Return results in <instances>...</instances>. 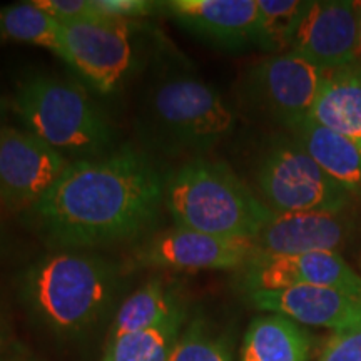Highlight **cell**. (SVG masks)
<instances>
[{
  "instance_id": "obj_21",
  "label": "cell",
  "mask_w": 361,
  "mask_h": 361,
  "mask_svg": "<svg viewBox=\"0 0 361 361\" xmlns=\"http://www.w3.org/2000/svg\"><path fill=\"white\" fill-rule=\"evenodd\" d=\"M183 322L184 310L157 326L112 340L102 361H169Z\"/></svg>"
},
{
  "instance_id": "obj_5",
  "label": "cell",
  "mask_w": 361,
  "mask_h": 361,
  "mask_svg": "<svg viewBox=\"0 0 361 361\" xmlns=\"http://www.w3.org/2000/svg\"><path fill=\"white\" fill-rule=\"evenodd\" d=\"M174 226L219 238L252 239L273 213L226 162L196 157L166 178Z\"/></svg>"
},
{
  "instance_id": "obj_9",
  "label": "cell",
  "mask_w": 361,
  "mask_h": 361,
  "mask_svg": "<svg viewBox=\"0 0 361 361\" xmlns=\"http://www.w3.org/2000/svg\"><path fill=\"white\" fill-rule=\"evenodd\" d=\"M69 166L67 157L35 134L6 126L0 134V209L27 213Z\"/></svg>"
},
{
  "instance_id": "obj_32",
  "label": "cell",
  "mask_w": 361,
  "mask_h": 361,
  "mask_svg": "<svg viewBox=\"0 0 361 361\" xmlns=\"http://www.w3.org/2000/svg\"><path fill=\"white\" fill-rule=\"evenodd\" d=\"M7 358H8V350L0 351V361H7Z\"/></svg>"
},
{
  "instance_id": "obj_25",
  "label": "cell",
  "mask_w": 361,
  "mask_h": 361,
  "mask_svg": "<svg viewBox=\"0 0 361 361\" xmlns=\"http://www.w3.org/2000/svg\"><path fill=\"white\" fill-rule=\"evenodd\" d=\"M92 4L102 16L121 20L139 22L144 17L161 12V2L151 0H92Z\"/></svg>"
},
{
  "instance_id": "obj_4",
  "label": "cell",
  "mask_w": 361,
  "mask_h": 361,
  "mask_svg": "<svg viewBox=\"0 0 361 361\" xmlns=\"http://www.w3.org/2000/svg\"><path fill=\"white\" fill-rule=\"evenodd\" d=\"M142 141L169 157H202L234 129V112L213 85L186 71H166L139 112Z\"/></svg>"
},
{
  "instance_id": "obj_15",
  "label": "cell",
  "mask_w": 361,
  "mask_h": 361,
  "mask_svg": "<svg viewBox=\"0 0 361 361\" xmlns=\"http://www.w3.org/2000/svg\"><path fill=\"white\" fill-rule=\"evenodd\" d=\"M261 311L281 314L301 326H322L335 333L361 323V298L328 286H295L279 291L247 293Z\"/></svg>"
},
{
  "instance_id": "obj_10",
  "label": "cell",
  "mask_w": 361,
  "mask_h": 361,
  "mask_svg": "<svg viewBox=\"0 0 361 361\" xmlns=\"http://www.w3.org/2000/svg\"><path fill=\"white\" fill-rule=\"evenodd\" d=\"M255 252L252 239L211 236L174 226L142 241L130 264L174 271L234 269L245 268Z\"/></svg>"
},
{
  "instance_id": "obj_24",
  "label": "cell",
  "mask_w": 361,
  "mask_h": 361,
  "mask_svg": "<svg viewBox=\"0 0 361 361\" xmlns=\"http://www.w3.org/2000/svg\"><path fill=\"white\" fill-rule=\"evenodd\" d=\"M32 2L62 25L92 20L102 16L96 11L92 0H32Z\"/></svg>"
},
{
  "instance_id": "obj_14",
  "label": "cell",
  "mask_w": 361,
  "mask_h": 361,
  "mask_svg": "<svg viewBox=\"0 0 361 361\" xmlns=\"http://www.w3.org/2000/svg\"><path fill=\"white\" fill-rule=\"evenodd\" d=\"M161 12L202 42L228 51L256 45L258 0H169Z\"/></svg>"
},
{
  "instance_id": "obj_7",
  "label": "cell",
  "mask_w": 361,
  "mask_h": 361,
  "mask_svg": "<svg viewBox=\"0 0 361 361\" xmlns=\"http://www.w3.org/2000/svg\"><path fill=\"white\" fill-rule=\"evenodd\" d=\"M62 27L66 64L99 92H116L139 71V22L101 16Z\"/></svg>"
},
{
  "instance_id": "obj_17",
  "label": "cell",
  "mask_w": 361,
  "mask_h": 361,
  "mask_svg": "<svg viewBox=\"0 0 361 361\" xmlns=\"http://www.w3.org/2000/svg\"><path fill=\"white\" fill-rule=\"evenodd\" d=\"M291 133L329 178L351 196H361V149L353 141L314 123L311 117Z\"/></svg>"
},
{
  "instance_id": "obj_6",
  "label": "cell",
  "mask_w": 361,
  "mask_h": 361,
  "mask_svg": "<svg viewBox=\"0 0 361 361\" xmlns=\"http://www.w3.org/2000/svg\"><path fill=\"white\" fill-rule=\"evenodd\" d=\"M255 188L256 196L274 214L340 211L355 202V196L288 135H276L264 144L255 166Z\"/></svg>"
},
{
  "instance_id": "obj_13",
  "label": "cell",
  "mask_w": 361,
  "mask_h": 361,
  "mask_svg": "<svg viewBox=\"0 0 361 361\" xmlns=\"http://www.w3.org/2000/svg\"><path fill=\"white\" fill-rule=\"evenodd\" d=\"M353 207L340 211H308L271 216L252 238L256 252L300 255V252H340L355 236Z\"/></svg>"
},
{
  "instance_id": "obj_19",
  "label": "cell",
  "mask_w": 361,
  "mask_h": 361,
  "mask_svg": "<svg viewBox=\"0 0 361 361\" xmlns=\"http://www.w3.org/2000/svg\"><path fill=\"white\" fill-rule=\"evenodd\" d=\"M179 311H183V305L178 295L161 279H151L126 298L117 308L111 324L109 341L157 326Z\"/></svg>"
},
{
  "instance_id": "obj_8",
  "label": "cell",
  "mask_w": 361,
  "mask_h": 361,
  "mask_svg": "<svg viewBox=\"0 0 361 361\" xmlns=\"http://www.w3.org/2000/svg\"><path fill=\"white\" fill-rule=\"evenodd\" d=\"M324 71L295 52L271 56L247 71L245 89L247 102L295 130L313 112Z\"/></svg>"
},
{
  "instance_id": "obj_22",
  "label": "cell",
  "mask_w": 361,
  "mask_h": 361,
  "mask_svg": "<svg viewBox=\"0 0 361 361\" xmlns=\"http://www.w3.org/2000/svg\"><path fill=\"white\" fill-rule=\"evenodd\" d=\"M310 6L311 0H258L256 47L273 56L290 52L298 25Z\"/></svg>"
},
{
  "instance_id": "obj_29",
  "label": "cell",
  "mask_w": 361,
  "mask_h": 361,
  "mask_svg": "<svg viewBox=\"0 0 361 361\" xmlns=\"http://www.w3.org/2000/svg\"><path fill=\"white\" fill-rule=\"evenodd\" d=\"M7 109H8V102H6V99H0V134H2L4 128H6V124H4V119H6Z\"/></svg>"
},
{
  "instance_id": "obj_20",
  "label": "cell",
  "mask_w": 361,
  "mask_h": 361,
  "mask_svg": "<svg viewBox=\"0 0 361 361\" xmlns=\"http://www.w3.org/2000/svg\"><path fill=\"white\" fill-rule=\"evenodd\" d=\"M0 40H12L47 49L66 62L64 27L34 2L0 8Z\"/></svg>"
},
{
  "instance_id": "obj_2",
  "label": "cell",
  "mask_w": 361,
  "mask_h": 361,
  "mask_svg": "<svg viewBox=\"0 0 361 361\" xmlns=\"http://www.w3.org/2000/svg\"><path fill=\"white\" fill-rule=\"evenodd\" d=\"M123 286L121 269L102 256L59 250L25 266L17 291L20 305L45 331L78 338L111 313Z\"/></svg>"
},
{
  "instance_id": "obj_31",
  "label": "cell",
  "mask_w": 361,
  "mask_h": 361,
  "mask_svg": "<svg viewBox=\"0 0 361 361\" xmlns=\"http://www.w3.org/2000/svg\"><path fill=\"white\" fill-rule=\"evenodd\" d=\"M358 7V17H360V61H361V2H356Z\"/></svg>"
},
{
  "instance_id": "obj_28",
  "label": "cell",
  "mask_w": 361,
  "mask_h": 361,
  "mask_svg": "<svg viewBox=\"0 0 361 361\" xmlns=\"http://www.w3.org/2000/svg\"><path fill=\"white\" fill-rule=\"evenodd\" d=\"M7 361H37V360L29 355H22V351H8Z\"/></svg>"
},
{
  "instance_id": "obj_12",
  "label": "cell",
  "mask_w": 361,
  "mask_h": 361,
  "mask_svg": "<svg viewBox=\"0 0 361 361\" xmlns=\"http://www.w3.org/2000/svg\"><path fill=\"white\" fill-rule=\"evenodd\" d=\"M290 52L323 71L340 69L360 61V17L356 2L311 0L298 25Z\"/></svg>"
},
{
  "instance_id": "obj_18",
  "label": "cell",
  "mask_w": 361,
  "mask_h": 361,
  "mask_svg": "<svg viewBox=\"0 0 361 361\" xmlns=\"http://www.w3.org/2000/svg\"><path fill=\"white\" fill-rule=\"evenodd\" d=\"M310 333L281 314H261L247 326L239 361H308Z\"/></svg>"
},
{
  "instance_id": "obj_11",
  "label": "cell",
  "mask_w": 361,
  "mask_h": 361,
  "mask_svg": "<svg viewBox=\"0 0 361 361\" xmlns=\"http://www.w3.org/2000/svg\"><path fill=\"white\" fill-rule=\"evenodd\" d=\"M241 269V286L247 293L279 291L295 286H328L361 298V276L351 269L340 252H255Z\"/></svg>"
},
{
  "instance_id": "obj_26",
  "label": "cell",
  "mask_w": 361,
  "mask_h": 361,
  "mask_svg": "<svg viewBox=\"0 0 361 361\" xmlns=\"http://www.w3.org/2000/svg\"><path fill=\"white\" fill-rule=\"evenodd\" d=\"M319 361H361V323L329 338Z\"/></svg>"
},
{
  "instance_id": "obj_16",
  "label": "cell",
  "mask_w": 361,
  "mask_h": 361,
  "mask_svg": "<svg viewBox=\"0 0 361 361\" xmlns=\"http://www.w3.org/2000/svg\"><path fill=\"white\" fill-rule=\"evenodd\" d=\"M311 119L361 149V61L324 71Z\"/></svg>"
},
{
  "instance_id": "obj_30",
  "label": "cell",
  "mask_w": 361,
  "mask_h": 361,
  "mask_svg": "<svg viewBox=\"0 0 361 361\" xmlns=\"http://www.w3.org/2000/svg\"><path fill=\"white\" fill-rule=\"evenodd\" d=\"M4 250H6V229H4L2 209H0V258H2Z\"/></svg>"
},
{
  "instance_id": "obj_1",
  "label": "cell",
  "mask_w": 361,
  "mask_h": 361,
  "mask_svg": "<svg viewBox=\"0 0 361 361\" xmlns=\"http://www.w3.org/2000/svg\"><path fill=\"white\" fill-rule=\"evenodd\" d=\"M166 178L146 152L123 144L97 159L71 162L27 221L56 251L134 241L159 219Z\"/></svg>"
},
{
  "instance_id": "obj_27",
  "label": "cell",
  "mask_w": 361,
  "mask_h": 361,
  "mask_svg": "<svg viewBox=\"0 0 361 361\" xmlns=\"http://www.w3.org/2000/svg\"><path fill=\"white\" fill-rule=\"evenodd\" d=\"M8 345H11V326H8L6 314L0 310V351L8 350Z\"/></svg>"
},
{
  "instance_id": "obj_3",
  "label": "cell",
  "mask_w": 361,
  "mask_h": 361,
  "mask_svg": "<svg viewBox=\"0 0 361 361\" xmlns=\"http://www.w3.org/2000/svg\"><path fill=\"white\" fill-rule=\"evenodd\" d=\"M11 107L24 129L71 162L116 151L114 126L79 80L30 72L17 80Z\"/></svg>"
},
{
  "instance_id": "obj_23",
  "label": "cell",
  "mask_w": 361,
  "mask_h": 361,
  "mask_svg": "<svg viewBox=\"0 0 361 361\" xmlns=\"http://www.w3.org/2000/svg\"><path fill=\"white\" fill-rule=\"evenodd\" d=\"M169 361H233V353L228 340L194 319L179 335Z\"/></svg>"
}]
</instances>
